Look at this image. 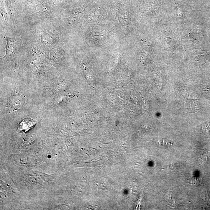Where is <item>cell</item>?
I'll use <instances>...</instances> for the list:
<instances>
[{
	"label": "cell",
	"instance_id": "1",
	"mask_svg": "<svg viewBox=\"0 0 210 210\" xmlns=\"http://www.w3.org/2000/svg\"><path fill=\"white\" fill-rule=\"evenodd\" d=\"M36 123V121L30 118L24 119L19 124V130L23 132H26L33 127Z\"/></svg>",
	"mask_w": 210,
	"mask_h": 210
}]
</instances>
